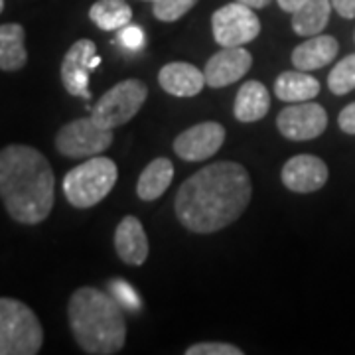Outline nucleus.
<instances>
[{"label": "nucleus", "instance_id": "obj_4", "mask_svg": "<svg viewBox=\"0 0 355 355\" xmlns=\"http://www.w3.org/2000/svg\"><path fill=\"white\" fill-rule=\"evenodd\" d=\"M119 168L107 156H91L69 170L64 178L65 200L73 207L85 209L103 202L116 184Z\"/></svg>", "mask_w": 355, "mask_h": 355}, {"label": "nucleus", "instance_id": "obj_1", "mask_svg": "<svg viewBox=\"0 0 355 355\" xmlns=\"http://www.w3.org/2000/svg\"><path fill=\"white\" fill-rule=\"evenodd\" d=\"M253 196L251 176L237 162H214L191 174L178 190L174 211L191 233H216L245 214Z\"/></svg>", "mask_w": 355, "mask_h": 355}, {"label": "nucleus", "instance_id": "obj_27", "mask_svg": "<svg viewBox=\"0 0 355 355\" xmlns=\"http://www.w3.org/2000/svg\"><path fill=\"white\" fill-rule=\"evenodd\" d=\"M116 40H119V44H121L123 48H127V50L132 51L140 50V48L146 44V36H144L142 28L135 24H127L125 28H121Z\"/></svg>", "mask_w": 355, "mask_h": 355}, {"label": "nucleus", "instance_id": "obj_10", "mask_svg": "<svg viewBox=\"0 0 355 355\" xmlns=\"http://www.w3.org/2000/svg\"><path fill=\"white\" fill-rule=\"evenodd\" d=\"M277 127L280 135L288 140L302 142V140L318 139L328 127V113L318 103H292L291 107L282 109L279 113Z\"/></svg>", "mask_w": 355, "mask_h": 355}, {"label": "nucleus", "instance_id": "obj_33", "mask_svg": "<svg viewBox=\"0 0 355 355\" xmlns=\"http://www.w3.org/2000/svg\"><path fill=\"white\" fill-rule=\"evenodd\" d=\"M150 2H156V0H150Z\"/></svg>", "mask_w": 355, "mask_h": 355}, {"label": "nucleus", "instance_id": "obj_17", "mask_svg": "<svg viewBox=\"0 0 355 355\" xmlns=\"http://www.w3.org/2000/svg\"><path fill=\"white\" fill-rule=\"evenodd\" d=\"M270 109V93L261 81H247L243 83L235 105H233V114L241 123H257L261 121Z\"/></svg>", "mask_w": 355, "mask_h": 355}, {"label": "nucleus", "instance_id": "obj_21", "mask_svg": "<svg viewBox=\"0 0 355 355\" xmlns=\"http://www.w3.org/2000/svg\"><path fill=\"white\" fill-rule=\"evenodd\" d=\"M331 8V0H306L296 12H292V30L298 36H318L328 26Z\"/></svg>", "mask_w": 355, "mask_h": 355}, {"label": "nucleus", "instance_id": "obj_2", "mask_svg": "<svg viewBox=\"0 0 355 355\" xmlns=\"http://www.w3.org/2000/svg\"><path fill=\"white\" fill-rule=\"evenodd\" d=\"M55 176L44 154L28 144L0 150V200L8 216L24 225H38L51 214Z\"/></svg>", "mask_w": 355, "mask_h": 355}, {"label": "nucleus", "instance_id": "obj_3", "mask_svg": "<svg viewBox=\"0 0 355 355\" xmlns=\"http://www.w3.org/2000/svg\"><path fill=\"white\" fill-rule=\"evenodd\" d=\"M69 328L77 345L89 355L119 354L127 342V322L121 304L111 294L83 286L67 304Z\"/></svg>", "mask_w": 355, "mask_h": 355}, {"label": "nucleus", "instance_id": "obj_16", "mask_svg": "<svg viewBox=\"0 0 355 355\" xmlns=\"http://www.w3.org/2000/svg\"><path fill=\"white\" fill-rule=\"evenodd\" d=\"M338 51H340L338 40L334 36L318 34V36H310V40H306L304 44L294 48L292 64L300 71H314L331 64Z\"/></svg>", "mask_w": 355, "mask_h": 355}, {"label": "nucleus", "instance_id": "obj_22", "mask_svg": "<svg viewBox=\"0 0 355 355\" xmlns=\"http://www.w3.org/2000/svg\"><path fill=\"white\" fill-rule=\"evenodd\" d=\"M89 18L105 32H114L130 24L132 8L125 0H97L89 10Z\"/></svg>", "mask_w": 355, "mask_h": 355}, {"label": "nucleus", "instance_id": "obj_19", "mask_svg": "<svg viewBox=\"0 0 355 355\" xmlns=\"http://www.w3.org/2000/svg\"><path fill=\"white\" fill-rule=\"evenodd\" d=\"M174 180V164L168 158H156L142 170L137 184V193L142 202H154L164 196Z\"/></svg>", "mask_w": 355, "mask_h": 355}, {"label": "nucleus", "instance_id": "obj_30", "mask_svg": "<svg viewBox=\"0 0 355 355\" xmlns=\"http://www.w3.org/2000/svg\"><path fill=\"white\" fill-rule=\"evenodd\" d=\"M279 2V6L284 10V12H296L302 4H304L306 0H277Z\"/></svg>", "mask_w": 355, "mask_h": 355}, {"label": "nucleus", "instance_id": "obj_7", "mask_svg": "<svg viewBox=\"0 0 355 355\" xmlns=\"http://www.w3.org/2000/svg\"><path fill=\"white\" fill-rule=\"evenodd\" d=\"M113 144V130L97 125L93 116L67 123L55 135V148L67 158H91L103 154Z\"/></svg>", "mask_w": 355, "mask_h": 355}, {"label": "nucleus", "instance_id": "obj_29", "mask_svg": "<svg viewBox=\"0 0 355 355\" xmlns=\"http://www.w3.org/2000/svg\"><path fill=\"white\" fill-rule=\"evenodd\" d=\"M331 6L342 18H355V0H331Z\"/></svg>", "mask_w": 355, "mask_h": 355}, {"label": "nucleus", "instance_id": "obj_32", "mask_svg": "<svg viewBox=\"0 0 355 355\" xmlns=\"http://www.w3.org/2000/svg\"><path fill=\"white\" fill-rule=\"evenodd\" d=\"M2 10H4V0H0V14H2Z\"/></svg>", "mask_w": 355, "mask_h": 355}, {"label": "nucleus", "instance_id": "obj_20", "mask_svg": "<svg viewBox=\"0 0 355 355\" xmlns=\"http://www.w3.org/2000/svg\"><path fill=\"white\" fill-rule=\"evenodd\" d=\"M28 62L26 51V32L20 24L0 26V69L18 71Z\"/></svg>", "mask_w": 355, "mask_h": 355}, {"label": "nucleus", "instance_id": "obj_8", "mask_svg": "<svg viewBox=\"0 0 355 355\" xmlns=\"http://www.w3.org/2000/svg\"><path fill=\"white\" fill-rule=\"evenodd\" d=\"M211 30H214V38L221 48H235L259 38L261 22L253 8L235 0L214 12Z\"/></svg>", "mask_w": 355, "mask_h": 355}, {"label": "nucleus", "instance_id": "obj_24", "mask_svg": "<svg viewBox=\"0 0 355 355\" xmlns=\"http://www.w3.org/2000/svg\"><path fill=\"white\" fill-rule=\"evenodd\" d=\"M153 4L154 16L160 22H176L190 12L198 0H156Z\"/></svg>", "mask_w": 355, "mask_h": 355}, {"label": "nucleus", "instance_id": "obj_25", "mask_svg": "<svg viewBox=\"0 0 355 355\" xmlns=\"http://www.w3.org/2000/svg\"><path fill=\"white\" fill-rule=\"evenodd\" d=\"M109 294L121 304V308L130 310V312H139L140 310L139 294H137V291L128 284L127 280H111V282H109Z\"/></svg>", "mask_w": 355, "mask_h": 355}, {"label": "nucleus", "instance_id": "obj_18", "mask_svg": "<svg viewBox=\"0 0 355 355\" xmlns=\"http://www.w3.org/2000/svg\"><path fill=\"white\" fill-rule=\"evenodd\" d=\"M320 93V81L308 71H284L275 81V95L284 103L312 101Z\"/></svg>", "mask_w": 355, "mask_h": 355}, {"label": "nucleus", "instance_id": "obj_12", "mask_svg": "<svg viewBox=\"0 0 355 355\" xmlns=\"http://www.w3.org/2000/svg\"><path fill=\"white\" fill-rule=\"evenodd\" d=\"M328 174V166L322 158L312 154H298L282 166L280 180L286 186V190L296 193H312L326 186Z\"/></svg>", "mask_w": 355, "mask_h": 355}, {"label": "nucleus", "instance_id": "obj_26", "mask_svg": "<svg viewBox=\"0 0 355 355\" xmlns=\"http://www.w3.org/2000/svg\"><path fill=\"white\" fill-rule=\"evenodd\" d=\"M186 355H243L241 347L225 342L193 343L186 349Z\"/></svg>", "mask_w": 355, "mask_h": 355}, {"label": "nucleus", "instance_id": "obj_15", "mask_svg": "<svg viewBox=\"0 0 355 355\" xmlns=\"http://www.w3.org/2000/svg\"><path fill=\"white\" fill-rule=\"evenodd\" d=\"M158 83L168 95L174 97H193L205 85V76L196 65L188 62L166 64L158 73Z\"/></svg>", "mask_w": 355, "mask_h": 355}, {"label": "nucleus", "instance_id": "obj_28", "mask_svg": "<svg viewBox=\"0 0 355 355\" xmlns=\"http://www.w3.org/2000/svg\"><path fill=\"white\" fill-rule=\"evenodd\" d=\"M338 125H340V128H342L343 132L355 135V103L347 105L342 113H340V116H338Z\"/></svg>", "mask_w": 355, "mask_h": 355}, {"label": "nucleus", "instance_id": "obj_31", "mask_svg": "<svg viewBox=\"0 0 355 355\" xmlns=\"http://www.w3.org/2000/svg\"><path fill=\"white\" fill-rule=\"evenodd\" d=\"M237 2H241L245 6H249V8H253V10H259V8H265L270 4V0H237Z\"/></svg>", "mask_w": 355, "mask_h": 355}, {"label": "nucleus", "instance_id": "obj_23", "mask_svg": "<svg viewBox=\"0 0 355 355\" xmlns=\"http://www.w3.org/2000/svg\"><path fill=\"white\" fill-rule=\"evenodd\" d=\"M328 87L334 95H345L355 89V53L334 65L328 77Z\"/></svg>", "mask_w": 355, "mask_h": 355}, {"label": "nucleus", "instance_id": "obj_11", "mask_svg": "<svg viewBox=\"0 0 355 355\" xmlns=\"http://www.w3.org/2000/svg\"><path fill=\"white\" fill-rule=\"evenodd\" d=\"M223 142L225 128L216 121H207L180 132L174 140V153L186 162H202L217 154Z\"/></svg>", "mask_w": 355, "mask_h": 355}, {"label": "nucleus", "instance_id": "obj_14", "mask_svg": "<svg viewBox=\"0 0 355 355\" xmlns=\"http://www.w3.org/2000/svg\"><path fill=\"white\" fill-rule=\"evenodd\" d=\"M114 251L123 263L140 266L148 259V237L139 217L127 216L121 219L114 231Z\"/></svg>", "mask_w": 355, "mask_h": 355}, {"label": "nucleus", "instance_id": "obj_9", "mask_svg": "<svg viewBox=\"0 0 355 355\" xmlns=\"http://www.w3.org/2000/svg\"><path fill=\"white\" fill-rule=\"evenodd\" d=\"M101 64V58L97 55V46L91 40H77L76 44L67 50L62 62V83L69 95L81 97L89 101V73L97 69Z\"/></svg>", "mask_w": 355, "mask_h": 355}, {"label": "nucleus", "instance_id": "obj_13", "mask_svg": "<svg viewBox=\"0 0 355 355\" xmlns=\"http://www.w3.org/2000/svg\"><path fill=\"white\" fill-rule=\"evenodd\" d=\"M251 65H253V55L245 48L241 46L223 48L207 60L203 69L205 83L214 89L227 87L247 76Z\"/></svg>", "mask_w": 355, "mask_h": 355}, {"label": "nucleus", "instance_id": "obj_6", "mask_svg": "<svg viewBox=\"0 0 355 355\" xmlns=\"http://www.w3.org/2000/svg\"><path fill=\"white\" fill-rule=\"evenodd\" d=\"M148 97V89L139 79H125L109 89L97 101L91 116L97 125L114 130L127 125L135 114L139 113Z\"/></svg>", "mask_w": 355, "mask_h": 355}, {"label": "nucleus", "instance_id": "obj_5", "mask_svg": "<svg viewBox=\"0 0 355 355\" xmlns=\"http://www.w3.org/2000/svg\"><path fill=\"white\" fill-rule=\"evenodd\" d=\"M44 343V328L30 306L0 298V355H36Z\"/></svg>", "mask_w": 355, "mask_h": 355}]
</instances>
